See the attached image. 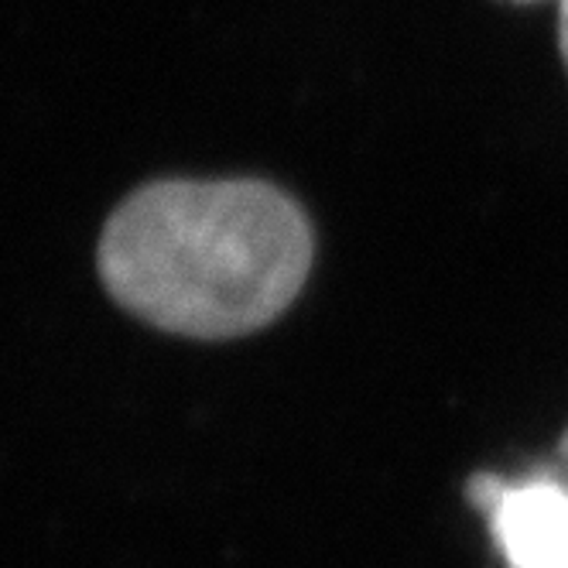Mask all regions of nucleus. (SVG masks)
<instances>
[{"label":"nucleus","mask_w":568,"mask_h":568,"mask_svg":"<svg viewBox=\"0 0 568 568\" xmlns=\"http://www.w3.org/2000/svg\"><path fill=\"white\" fill-rule=\"evenodd\" d=\"M312 267L298 202L257 179H161L103 226L97 271L110 298L148 326L192 339L264 329Z\"/></svg>","instance_id":"1"},{"label":"nucleus","mask_w":568,"mask_h":568,"mask_svg":"<svg viewBox=\"0 0 568 568\" xmlns=\"http://www.w3.org/2000/svg\"><path fill=\"white\" fill-rule=\"evenodd\" d=\"M473 500L490 510L510 568H568V494L561 486L531 483L504 490L494 479H479Z\"/></svg>","instance_id":"2"},{"label":"nucleus","mask_w":568,"mask_h":568,"mask_svg":"<svg viewBox=\"0 0 568 568\" xmlns=\"http://www.w3.org/2000/svg\"><path fill=\"white\" fill-rule=\"evenodd\" d=\"M558 42H561V55H565V65H568V0H561V14H558Z\"/></svg>","instance_id":"3"}]
</instances>
